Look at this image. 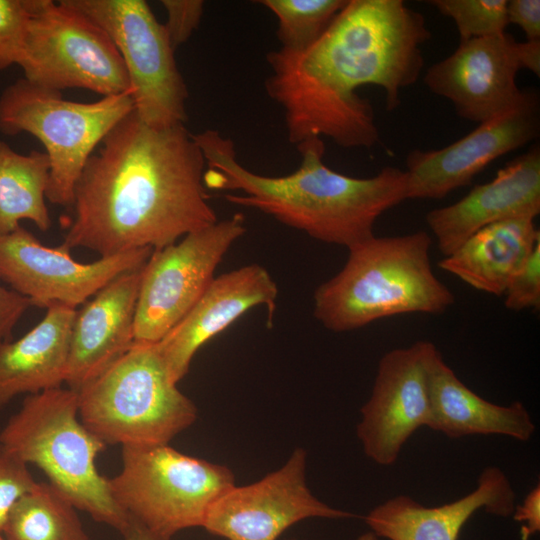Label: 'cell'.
Returning a JSON list of instances; mask_svg holds the SVG:
<instances>
[{
  "instance_id": "1",
  "label": "cell",
  "mask_w": 540,
  "mask_h": 540,
  "mask_svg": "<svg viewBox=\"0 0 540 540\" xmlns=\"http://www.w3.org/2000/svg\"><path fill=\"white\" fill-rule=\"evenodd\" d=\"M430 37L424 16L402 0H347L305 50L269 51L265 90L283 110L289 142L325 136L342 148L373 147L374 109L357 89L379 86L387 110L397 108L421 74Z\"/></svg>"
},
{
  "instance_id": "2",
  "label": "cell",
  "mask_w": 540,
  "mask_h": 540,
  "mask_svg": "<svg viewBox=\"0 0 540 540\" xmlns=\"http://www.w3.org/2000/svg\"><path fill=\"white\" fill-rule=\"evenodd\" d=\"M74 188L63 243L109 257L158 250L218 221L205 160L185 125L152 127L133 110L105 136Z\"/></svg>"
},
{
  "instance_id": "3",
  "label": "cell",
  "mask_w": 540,
  "mask_h": 540,
  "mask_svg": "<svg viewBox=\"0 0 540 540\" xmlns=\"http://www.w3.org/2000/svg\"><path fill=\"white\" fill-rule=\"evenodd\" d=\"M205 160L206 189L234 190L226 194L235 205L257 209L277 221L324 243L350 248L374 235L376 220L408 199L405 170L384 167L377 175L355 178L323 162L325 145L313 137L297 144L300 166L286 176L250 171L238 160L230 138L206 129L193 134Z\"/></svg>"
},
{
  "instance_id": "4",
  "label": "cell",
  "mask_w": 540,
  "mask_h": 540,
  "mask_svg": "<svg viewBox=\"0 0 540 540\" xmlns=\"http://www.w3.org/2000/svg\"><path fill=\"white\" fill-rule=\"evenodd\" d=\"M431 236L420 230L375 236L348 248L343 268L314 292V316L346 332L402 314H441L455 302L433 272Z\"/></svg>"
},
{
  "instance_id": "5",
  "label": "cell",
  "mask_w": 540,
  "mask_h": 540,
  "mask_svg": "<svg viewBox=\"0 0 540 540\" xmlns=\"http://www.w3.org/2000/svg\"><path fill=\"white\" fill-rule=\"evenodd\" d=\"M0 444L37 466L77 509L123 533L130 517L113 499L96 458L106 444L79 417V394L54 388L28 395L0 432Z\"/></svg>"
},
{
  "instance_id": "6",
  "label": "cell",
  "mask_w": 540,
  "mask_h": 540,
  "mask_svg": "<svg viewBox=\"0 0 540 540\" xmlns=\"http://www.w3.org/2000/svg\"><path fill=\"white\" fill-rule=\"evenodd\" d=\"M77 392L81 422L106 445L168 444L197 418L195 404L171 379L156 343L134 342Z\"/></svg>"
},
{
  "instance_id": "7",
  "label": "cell",
  "mask_w": 540,
  "mask_h": 540,
  "mask_svg": "<svg viewBox=\"0 0 540 540\" xmlns=\"http://www.w3.org/2000/svg\"><path fill=\"white\" fill-rule=\"evenodd\" d=\"M133 110L130 93L83 103L20 78L0 95V132L10 136L26 132L43 144L50 164L46 199L72 207L74 188L86 162Z\"/></svg>"
},
{
  "instance_id": "8",
  "label": "cell",
  "mask_w": 540,
  "mask_h": 540,
  "mask_svg": "<svg viewBox=\"0 0 540 540\" xmlns=\"http://www.w3.org/2000/svg\"><path fill=\"white\" fill-rule=\"evenodd\" d=\"M113 499L134 521L165 539L202 527L214 502L235 485L224 465L168 444L122 446V467L108 479Z\"/></svg>"
},
{
  "instance_id": "9",
  "label": "cell",
  "mask_w": 540,
  "mask_h": 540,
  "mask_svg": "<svg viewBox=\"0 0 540 540\" xmlns=\"http://www.w3.org/2000/svg\"><path fill=\"white\" fill-rule=\"evenodd\" d=\"M30 12L17 65L27 81L50 90L83 88L105 96L130 93L113 41L66 0H26Z\"/></svg>"
},
{
  "instance_id": "10",
  "label": "cell",
  "mask_w": 540,
  "mask_h": 540,
  "mask_svg": "<svg viewBox=\"0 0 540 540\" xmlns=\"http://www.w3.org/2000/svg\"><path fill=\"white\" fill-rule=\"evenodd\" d=\"M102 28L130 81L134 111L145 124L184 125L188 89L164 24L144 0H66Z\"/></svg>"
},
{
  "instance_id": "11",
  "label": "cell",
  "mask_w": 540,
  "mask_h": 540,
  "mask_svg": "<svg viewBox=\"0 0 540 540\" xmlns=\"http://www.w3.org/2000/svg\"><path fill=\"white\" fill-rule=\"evenodd\" d=\"M246 231L236 213L153 250L142 268L134 340L157 343L192 309L214 280L223 257Z\"/></svg>"
},
{
  "instance_id": "12",
  "label": "cell",
  "mask_w": 540,
  "mask_h": 540,
  "mask_svg": "<svg viewBox=\"0 0 540 540\" xmlns=\"http://www.w3.org/2000/svg\"><path fill=\"white\" fill-rule=\"evenodd\" d=\"M540 76V41L518 42L504 32L461 41L447 58L424 75L428 89L449 100L463 119L481 123L515 105L524 91L517 73Z\"/></svg>"
},
{
  "instance_id": "13",
  "label": "cell",
  "mask_w": 540,
  "mask_h": 540,
  "mask_svg": "<svg viewBox=\"0 0 540 540\" xmlns=\"http://www.w3.org/2000/svg\"><path fill=\"white\" fill-rule=\"evenodd\" d=\"M70 251L64 243L45 246L20 225L0 235V282L33 306L60 303L76 309L117 276L143 267L153 249L131 250L91 263L75 260Z\"/></svg>"
},
{
  "instance_id": "14",
  "label": "cell",
  "mask_w": 540,
  "mask_h": 540,
  "mask_svg": "<svg viewBox=\"0 0 540 540\" xmlns=\"http://www.w3.org/2000/svg\"><path fill=\"white\" fill-rule=\"evenodd\" d=\"M304 449L259 481L233 486L210 507L202 527L227 540H276L291 525L307 518L346 519L354 514L316 498L306 484Z\"/></svg>"
},
{
  "instance_id": "15",
  "label": "cell",
  "mask_w": 540,
  "mask_h": 540,
  "mask_svg": "<svg viewBox=\"0 0 540 540\" xmlns=\"http://www.w3.org/2000/svg\"><path fill=\"white\" fill-rule=\"evenodd\" d=\"M539 132V96L525 90L515 105L450 145L412 150L406 157L408 199H442L470 185L490 163L536 140Z\"/></svg>"
},
{
  "instance_id": "16",
  "label": "cell",
  "mask_w": 540,
  "mask_h": 540,
  "mask_svg": "<svg viewBox=\"0 0 540 540\" xmlns=\"http://www.w3.org/2000/svg\"><path fill=\"white\" fill-rule=\"evenodd\" d=\"M433 343L416 341L386 352L378 363L356 433L365 455L381 466L397 461L404 444L428 427L430 396L427 359Z\"/></svg>"
},
{
  "instance_id": "17",
  "label": "cell",
  "mask_w": 540,
  "mask_h": 540,
  "mask_svg": "<svg viewBox=\"0 0 540 540\" xmlns=\"http://www.w3.org/2000/svg\"><path fill=\"white\" fill-rule=\"evenodd\" d=\"M277 296V284L259 264L215 277L185 317L156 343L171 379L178 383L200 347L251 308L265 305L270 325Z\"/></svg>"
},
{
  "instance_id": "18",
  "label": "cell",
  "mask_w": 540,
  "mask_h": 540,
  "mask_svg": "<svg viewBox=\"0 0 540 540\" xmlns=\"http://www.w3.org/2000/svg\"><path fill=\"white\" fill-rule=\"evenodd\" d=\"M540 213V148L501 168L489 182L477 185L459 201L436 208L426 222L443 256L455 251L480 229L510 219H533Z\"/></svg>"
},
{
  "instance_id": "19",
  "label": "cell",
  "mask_w": 540,
  "mask_h": 540,
  "mask_svg": "<svg viewBox=\"0 0 540 540\" xmlns=\"http://www.w3.org/2000/svg\"><path fill=\"white\" fill-rule=\"evenodd\" d=\"M142 268L123 273L76 310L65 383L79 391L134 344Z\"/></svg>"
},
{
  "instance_id": "20",
  "label": "cell",
  "mask_w": 540,
  "mask_h": 540,
  "mask_svg": "<svg viewBox=\"0 0 540 540\" xmlns=\"http://www.w3.org/2000/svg\"><path fill=\"white\" fill-rule=\"evenodd\" d=\"M516 493L506 474L496 466L482 470L476 488L440 506L427 507L407 495H397L374 507L364 521L378 538L388 540H458L466 522L477 511L509 517Z\"/></svg>"
},
{
  "instance_id": "21",
  "label": "cell",
  "mask_w": 540,
  "mask_h": 540,
  "mask_svg": "<svg viewBox=\"0 0 540 540\" xmlns=\"http://www.w3.org/2000/svg\"><path fill=\"white\" fill-rule=\"evenodd\" d=\"M430 396L428 428L450 439L468 435H502L527 442L536 426L520 401L502 406L468 388L433 344L427 359Z\"/></svg>"
},
{
  "instance_id": "22",
  "label": "cell",
  "mask_w": 540,
  "mask_h": 540,
  "mask_svg": "<svg viewBox=\"0 0 540 540\" xmlns=\"http://www.w3.org/2000/svg\"><path fill=\"white\" fill-rule=\"evenodd\" d=\"M15 341L0 342V408L21 394H37L65 382L76 309L60 303Z\"/></svg>"
},
{
  "instance_id": "23",
  "label": "cell",
  "mask_w": 540,
  "mask_h": 540,
  "mask_svg": "<svg viewBox=\"0 0 540 540\" xmlns=\"http://www.w3.org/2000/svg\"><path fill=\"white\" fill-rule=\"evenodd\" d=\"M538 244L533 219L505 220L471 235L438 266L478 291L503 296Z\"/></svg>"
},
{
  "instance_id": "24",
  "label": "cell",
  "mask_w": 540,
  "mask_h": 540,
  "mask_svg": "<svg viewBox=\"0 0 540 540\" xmlns=\"http://www.w3.org/2000/svg\"><path fill=\"white\" fill-rule=\"evenodd\" d=\"M49 170L45 152L20 154L0 140V235L16 230L23 220L41 231L50 228L45 203Z\"/></svg>"
},
{
  "instance_id": "25",
  "label": "cell",
  "mask_w": 540,
  "mask_h": 540,
  "mask_svg": "<svg viewBox=\"0 0 540 540\" xmlns=\"http://www.w3.org/2000/svg\"><path fill=\"white\" fill-rule=\"evenodd\" d=\"M76 509L49 482H37L12 506L2 535L6 540H91Z\"/></svg>"
},
{
  "instance_id": "26",
  "label": "cell",
  "mask_w": 540,
  "mask_h": 540,
  "mask_svg": "<svg viewBox=\"0 0 540 540\" xmlns=\"http://www.w3.org/2000/svg\"><path fill=\"white\" fill-rule=\"evenodd\" d=\"M277 19L280 49L302 51L325 32L347 0H261Z\"/></svg>"
},
{
  "instance_id": "27",
  "label": "cell",
  "mask_w": 540,
  "mask_h": 540,
  "mask_svg": "<svg viewBox=\"0 0 540 540\" xmlns=\"http://www.w3.org/2000/svg\"><path fill=\"white\" fill-rule=\"evenodd\" d=\"M429 3L454 21L460 42L499 35L508 26L507 0H433Z\"/></svg>"
},
{
  "instance_id": "28",
  "label": "cell",
  "mask_w": 540,
  "mask_h": 540,
  "mask_svg": "<svg viewBox=\"0 0 540 540\" xmlns=\"http://www.w3.org/2000/svg\"><path fill=\"white\" fill-rule=\"evenodd\" d=\"M29 19L26 0H0V70L18 64Z\"/></svg>"
},
{
  "instance_id": "29",
  "label": "cell",
  "mask_w": 540,
  "mask_h": 540,
  "mask_svg": "<svg viewBox=\"0 0 540 540\" xmlns=\"http://www.w3.org/2000/svg\"><path fill=\"white\" fill-rule=\"evenodd\" d=\"M36 483L28 465L0 444V533L14 503Z\"/></svg>"
},
{
  "instance_id": "30",
  "label": "cell",
  "mask_w": 540,
  "mask_h": 540,
  "mask_svg": "<svg viewBox=\"0 0 540 540\" xmlns=\"http://www.w3.org/2000/svg\"><path fill=\"white\" fill-rule=\"evenodd\" d=\"M504 305L512 311L540 308V244L508 284Z\"/></svg>"
},
{
  "instance_id": "31",
  "label": "cell",
  "mask_w": 540,
  "mask_h": 540,
  "mask_svg": "<svg viewBox=\"0 0 540 540\" xmlns=\"http://www.w3.org/2000/svg\"><path fill=\"white\" fill-rule=\"evenodd\" d=\"M167 13L164 24L174 49L186 43L198 28L204 9L201 0H162Z\"/></svg>"
},
{
  "instance_id": "32",
  "label": "cell",
  "mask_w": 540,
  "mask_h": 540,
  "mask_svg": "<svg viewBox=\"0 0 540 540\" xmlns=\"http://www.w3.org/2000/svg\"><path fill=\"white\" fill-rule=\"evenodd\" d=\"M31 306L33 305L29 299L0 282V342L11 339L16 324Z\"/></svg>"
},
{
  "instance_id": "33",
  "label": "cell",
  "mask_w": 540,
  "mask_h": 540,
  "mask_svg": "<svg viewBox=\"0 0 540 540\" xmlns=\"http://www.w3.org/2000/svg\"><path fill=\"white\" fill-rule=\"evenodd\" d=\"M507 20L519 26L526 35V41H540V1H507Z\"/></svg>"
},
{
  "instance_id": "34",
  "label": "cell",
  "mask_w": 540,
  "mask_h": 540,
  "mask_svg": "<svg viewBox=\"0 0 540 540\" xmlns=\"http://www.w3.org/2000/svg\"><path fill=\"white\" fill-rule=\"evenodd\" d=\"M513 519L521 523V540H530L540 531V485L537 484L525 496L520 505H515Z\"/></svg>"
},
{
  "instance_id": "35",
  "label": "cell",
  "mask_w": 540,
  "mask_h": 540,
  "mask_svg": "<svg viewBox=\"0 0 540 540\" xmlns=\"http://www.w3.org/2000/svg\"><path fill=\"white\" fill-rule=\"evenodd\" d=\"M121 534L123 535L124 540H165L153 534L144 526L131 518L128 527Z\"/></svg>"
},
{
  "instance_id": "36",
  "label": "cell",
  "mask_w": 540,
  "mask_h": 540,
  "mask_svg": "<svg viewBox=\"0 0 540 540\" xmlns=\"http://www.w3.org/2000/svg\"><path fill=\"white\" fill-rule=\"evenodd\" d=\"M291 540H295V539H291ZM357 540H379V538L372 531H369L359 536Z\"/></svg>"
},
{
  "instance_id": "37",
  "label": "cell",
  "mask_w": 540,
  "mask_h": 540,
  "mask_svg": "<svg viewBox=\"0 0 540 540\" xmlns=\"http://www.w3.org/2000/svg\"><path fill=\"white\" fill-rule=\"evenodd\" d=\"M0 540H6V539L4 538V536L2 535V533H0Z\"/></svg>"
}]
</instances>
